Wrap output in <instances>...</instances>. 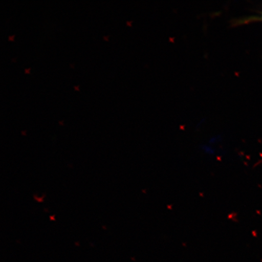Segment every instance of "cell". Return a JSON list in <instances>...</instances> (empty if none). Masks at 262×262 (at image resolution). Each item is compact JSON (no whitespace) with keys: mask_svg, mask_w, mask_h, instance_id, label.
Instances as JSON below:
<instances>
[{"mask_svg":"<svg viewBox=\"0 0 262 262\" xmlns=\"http://www.w3.org/2000/svg\"><path fill=\"white\" fill-rule=\"evenodd\" d=\"M74 89L75 90H78V86H74Z\"/></svg>","mask_w":262,"mask_h":262,"instance_id":"6","label":"cell"},{"mask_svg":"<svg viewBox=\"0 0 262 262\" xmlns=\"http://www.w3.org/2000/svg\"><path fill=\"white\" fill-rule=\"evenodd\" d=\"M25 71L26 73H29V69H25Z\"/></svg>","mask_w":262,"mask_h":262,"instance_id":"4","label":"cell"},{"mask_svg":"<svg viewBox=\"0 0 262 262\" xmlns=\"http://www.w3.org/2000/svg\"><path fill=\"white\" fill-rule=\"evenodd\" d=\"M202 151L204 152L205 155H207L211 156H214L216 153L217 152V149L213 147L212 145H205L202 147Z\"/></svg>","mask_w":262,"mask_h":262,"instance_id":"2","label":"cell"},{"mask_svg":"<svg viewBox=\"0 0 262 262\" xmlns=\"http://www.w3.org/2000/svg\"><path fill=\"white\" fill-rule=\"evenodd\" d=\"M13 38H14V35H10L8 37V38H9V40H13Z\"/></svg>","mask_w":262,"mask_h":262,"instance_id":"3","label":"cell"},{"mask_svg":"<svg viewBox=\"0 0 262 262\" xmlns=\"http://www.w3.org/2000/svg\"><path fill=\"white\" fill-rule=\"evenodd\" d=\"M103 38L104 39V40H107L108 37L107 36H104Z\"/></svg>","mask_w":262,"mask_h":262,"instance_id":"5","label":"cell"},{"mask_svg":"<svg viewBox=\"0 0 262 262\" xmlns=\"http://www.w3.org/2000/svg\"><path fill=\"white\" fill-rule=\"evenodd\" d=\"M254 21H261L262 22V9L260 12V15L258 16H248V17H246L242 19H239L238 20H237V22L235 23V25H242V24H247L248 23L254 22Z\"/></svg>","mask_w":262,"mask_h":262,"instance_id":"1","label":"cell"}]
</instances>
